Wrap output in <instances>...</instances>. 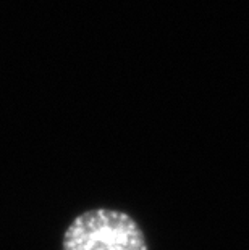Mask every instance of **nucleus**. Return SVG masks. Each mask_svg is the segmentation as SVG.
I'll return each mask as SVG.
<instances>
[{
	"mask_svg": "<svg viewBox=\"0 0 249 250\" xmlns=\"http://www.w3.org/2000/svg\"><path fill=\"white\" fill-rule=\"evenodd\" d=\"M62 250H149L133 216L112 208H94L68 225Z\"/></svg>",
	"mask_w": 249,
	"mask_h": 250,
	"instance_id": "nucleus-1",
	"label": "nucleus"
}]
</instances>
